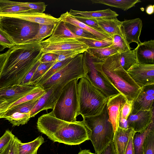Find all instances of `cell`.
Listing matches in <instances>:
<instances>
[{"label":"cell","instance_id":"obj_1","mask_svg":"<svg viewBox=\"0 0 154 154\" xmlns=\"http://www.w3.org/2000/svg\"><path fill=\"white\" fill-rule=\"evenodd\" d=\"M38 43L15 45L6 51L0 87L20 84L43 54Z\"/></svg>","mask_w":154,"mask_h":154},{"label":"cell","instance_id":"obj_2","mask_svg":"<svg viewBox=\"0 0 154 154\" xmlns=\"http://www.w3.org/2000/svg\"><path fill=\"white\" fill-rule=\"evenodd\" d=\"M38 131L54 142L77 145L89 140L91 131L84 121L71 122L55 117L51 112L38 118Z\"/></svg>","mask_w":154,"mask_h":154},{"label":"cell","instance_id":"obj_3","mask_svg":"<svg viewBox=\"0 0 154 154\" xmlns=\"http://www.w3.org/2000/svg\"><path fill=\"white\" fill-rule=\"evenodd\" d=\"M120 53L112 55L103 60L93 57L94 63L108 80L128 101L137 97L141 88L134 82L121 66Z\"/></svg>","mask_w":154,"mask_h":154},{"label":"cell","instance_id":"obj_4","mask_svg":"<svg viewBox=\"0 0 154 154\" xmlns=\"http://www.w3.org/2000/svg\"><path fill=\"white\" fill-rule=\"evenodd\" d=\"M79 114L82 117L99 115L106 106L108 98L85 76L78 83Z\"/></svg>","mask_w":154,"mask_h":154},{"label":"cell","instance_id":"obj_5","mask_svg":"<svg viewBox=\"0 0 154 154\" xmlns=\"http://www.w3.org/2000/svg\"><path fill=\"white\" fill-rule=\"evenodd\" d=\"M83 121L90 130L89 140L95 153L99 154L113 139L114 132L107 113L106 104L99 115L82 117Z\"/></svg>","mask_w":154,"mask_h":154},{"label":"cell","instance_id":"obj_6","mask_svg":"<svg viewBox=\"0 0 154 154\" xmlns=\"http://www.w3.org/2000/svg\"><path fill=\"white\" fill-rule=\"evenodd\" d=\"M78 80H72L63 87L56 104L51 112L57 119L69 122L77 121L76 118L79 115Z\"/></svg>","mask_w":154,"mask_h":154},{"label":"cell","instance_id":"obj_7","mask_svg":"<svg viewBox=\"0 0 154 154\" xmlns=\"http://www.w3.org/2000/svg\"><path fill=\"white\" fill-rule=\"evenodd\" d=\"M39 24L23 19L1 16L0 28L15 45L30 43L37 33Z\"/></svg>","mask_w":154,"mask_h":154},{"label":"cell","instance_id":"obj_8","mask_svg":"<svg viewBox=\"0 0 154 154\" xmlns=\"http://www.w3.org/2000/svg\"><path fill=\"white\" fill-rule=\"evenodd\" d=\"M84 53L73 57L67 64L40 86L45 90L58 83L68 82L84 76L87 72V63Z\"/></svg>","mask_w":154,"mask_h":154},{"label":"cell","instance_id":"obj_9","mask_svg":"<svg viewBox=\"0 0 154 154\" xmlns=\"http://www.w3.org/2000/svg\"><path fill=\"white\" fill-rule=\"evenodd\" d=\"M85 52H85L87 63V72L85 76L108 98L122 94L101 72L94 63L93 57Z\"/></svg>","mask_w":154,"mask_h":154},{"label":"cell","instance_id":"obj_10","mask_svg":"<svg viewBox=\"0 0 154 154\" xmlns=\"http://www.w3.org/2000/svg\"><path fill=\"white\" fill-rule=\"evenodd\" d=\"M43 54L68 50L83 51L86 52L89 47L78 39L71 38L50 36L38 43Z\"/></svg>","mask_w":154,"mask_h":154},{"label":"cell","instance_id":"obj_11","mask_svg":"<svg viewBox=\"0 0 154 154\" xmlns=\"http://www.w3.org/2000/svg\"><path fill=\"white\" fill-rule=\"evenodd\" d=\"M68 82H63L53 85L45 90L46 92L38 100L30 112L31 118L42 111L53 109L60 95L63 87Z\"/></svg>","mask_w":154,"mask_h":154},{"label":"cell","instance_id":"obj_12","mask_svg":"<svg viewBox=\"0 0 154 154\" xmlns=\"http://www.w3.org/2000/svg\"><path fill=\"white\" fill-rule=\"evenodd\" d=\"M127 72L140 87L154 84V64H145L136 63Z\"/></svg>","mask_w":154,"mask_h":154},{"label":"cell","instance_id":"obj_13","mask_svg":"<svg viewBox=\"0 0 154 154\" xmlns=\"http://www.w3.org/2000/svg\"><path fill=\"white\" fill-rule=\"evenodd\" d=\"M154 84L145 85L141 88L137 97L133 101L131 114L139 111L150 110L154 108Z\"/></svg>","mask_w":154,"mask_h":154},{"label":"cell","instance_id":"obj_14","mask_svg":"<svg viewBox=\"0 0 154 154\" xmlns=\"http://www.w3.org/2000/svg\"><path fill=\"white\" fill-rule=\"evenodd\" d=\"M154 108L131 114L127 119L128 128L132 129L135 133L142 132L154 120Z\"/></svg>","mask_w":154,"mask_h":154},{"label":"cell","instance_id":"obj_15","mask_svg":"<svg viewBox=\"0 0 154 154\" xmlns=\"http://www.w3.org/2000/svg\"><path fill=\"white\" fill-rule=\"evenodd\" d=\"M121 28L128 44L135 42L137 45L141 42L140 37L143 26L142 20L139 18L124 20L121 21Z\"/></svg>","mask_w":154,"mask_h":154},{"label":"cell","instance_id":"obj_16","mask_svg":"<svg viewBox=\"0 0 154 154\" xmlns=\"http://www.w3.org/2000/svg\"><path fill=\"white\" fill-rule=\"evenodd\" d=\"M126 99L122 94L109 97L106 103V108L109 121L111 122L114 133L119 126V120L121 108Z\"/></svg>","mask_w":154,"mask_h":154},{"label":"cell","instance_id":"obj_17","mask_svg":"<svg viewBox=\"0 0 154 154\" xmlns=\"http://www.w3.org/2000/svg\"><path fill=\"white\" fill-rule=\"evenodd\" d=\"M1 16L20 18L39 24L56 25L60 21V18L55 17L50 14L32 11L15 14L0 15Z\"/></svg>","mask_w":154,"mask_h":154},{"label":"cell","instance_id":"obj_18","mask_svg":"<svg viewBox=\"0 0 154 154\" xmlns=\"http://www.w3.org/2000/svg\"><path fill=\"white\" fill-rule=\"evenodd\" d=\"M32 86L15 85L0 87V99L11 103L28 94L35 88Z\"/></svg>","mask_w":154,"mask_h":154},{"label":"cell","instance_id":"obj_19","mask_svg":"<svg viewBox=\"0 0 154 154\" xmlns=\"http://www.w3.org/2000/svg\"><path fill=\"white\" fill-rule=\"evenodd\" d=\"M137 63L145 64H154V40L140 42L134 49Z\"/></svg>","mask_w":154,"mask_h":154},{"label":"cell","instance_id":"obj_20","mask_svg":"<svg viewBox=\"0 0 154 154\" xmlns=\"http://www.w3.org/2000/svg\"><path fill=\"white\" fill-rule=\"evenodd\" d=\"M134 131L132 129L122 128L119 126L114 133L112 141L117 154H125L130 137Z\"/></svg>","mask_w":154,"mask_h":154},{"label":"cell","instance_id":"obj_21","mask_svg":"<svg viewBox=\"0 0 154 154\" xmlns=\"http://www.w3.org/2000/svg\"><path fill=\"white\" fill-rule=\"evenodd\" d=\"M59 18L61 21L77 26L91 33L100 40L112 38L109 34L92 28L79 21L74 16L70 14L68 11L62 14Z\"/></svg>","mask_w":154,"mask_h":154},{"label":"cell","instance_id":"obj_22","mask_svg":"<svg viewBox=\"0 0 154 154\" xmlns=\"http://www.w3.org/2000/svg\"><path fill=\"white\" fill-rule=\"evenodd\" d=\"M91 19L95 21L104 32L111 36L116 35L125 38L121 28L122 22L117 17Z\"/></svg>","mask_w":154,"mask_h":154},{"label":"cell","instance_id":"obj_23","mask_svg":"<svg viewBox=\"0 0 154 154\" xmlns=\"http://www.w3.org/2000/svg\"><path fill=\"white\" fill-rule=\"evenodd\" d=\"M69 12L74 16L89 19H110L117 17L119 16L115 11L110 8L94 11H81L70 9Z\"/></svg>","mask_w":154,"mask_h":154},{"label":"cell","instance_id":"obj_24","mask_svg":"<svg viewBox=\"0 0 154 154\" xmlns=\"http://www.w3.org/2000/svg\"><path fill=\"white\" fill-rule=\"evenodd\" d=\"M16 140L17 154H37L38 148L44 142L41 136L27 143H22L17 137Z\"/></svg>","mask_w":154,"mask_h":154},{"label":"cell","instance_id":"obj_25","mask_svg":"<svg viewBox=\"0 0 154 154\" xmlns=\"http://www.w3.org/2000/svg\"><path fill=\"white\" fill-rule=\"evenodd\" d=\"M30 11L32 10L29 8L18 5L15 1L0 0V15L15 14Z\"/></svg>","mask_w":154,"mask_h":154},{"label":"cell","instance_id":"obj_26","mask_svg":"<svg viewBox=\"0 0 154 154\" xmlns=\"http://www.w3.org/2000/svg\"><path fill=\"white\" fill-rule=\"evenodd\" d=\"M92 4H100L126 11L141 2L140 0H91Z\"/></svg>","mask_w":154,"mask_h":154},{"label":"cell","instance_id":"obj_27","mask_svg":"<svg viewBox=\"0 0 154 154\" xmlns=\"http://www.w3.org/2000/svg\"><path fill=\"white\" fill-rule=\"evenodd\" d=\"M154 129V120L143 132L135 133L133 137L134 154H143V143L148 134Z\"/></svg>","mask_w":154,"mask_h":154},{"label":"cell","instance_id":"obj_28","mask_svg":"<svg viewBox=\"0 0 154 154\" xmlns=\"http://www.w3.org/2000/svg\"><path fill=\"white\" fill-rule=\"evenodd\" d=\"M86 52L93 57L101 60H103L118 53L116 50L110 46L100 48H88Z\"/></svg>","mask_w":154,"mask_h":154},{"label":"cell","instance_id":"obj_29","mask_svg":"<svg viewBox=\"0 0 154 154\" xmlns=\"http://www.w3.org/2000/svg\"><path fill=\"white\" fill-rule=\"evenodd\" d=\"M51 36L74 38L78 39L84 38L75 35L68 28L66 23L60 20L56 25Z\"/></svg>","mask_w":154,"mask_h":154},{"label":"cell","instance_id":"obj_30","mask_svg":"<svg viewBox=\"0 0 154 154\" xmlns=\"http://www.w3.org/2000/svg\"><path fill=\"white\" fill-rule=\"evenodd\" d=\"M72 58H70L63 61L56 62L37 82L34 87L40 86L47 80L67 64Z\"/></svg>","mask_w":154,"mask_h":154},{"label":"cell","instance_id":"obj_31","mask_svg":"<svg viewBox=\"0 0 154 154\" xmlns=\"http://www.w3.org/2000/svg\"><path fill=\"white\" fill-rule=\"evenodd\" d=\"M119 61L122 67L127 71L137 63L134 49L129 50L120 53Z\"/></svg>","mask_w":154,"mask_h":154},{"label":"cell","instance_id":"obj_32","mask_svg":"<svg viewBox=\"0 0 154 154\" xmlns=\"http://www.w3.org/2000/svg\"><path fill=\"white\" fill-rule=\"evenodd\" d=\"M45 92V90L43 89L42 87H36L30 93L12 103L8 109L20 104L33 100L38 99Z\"/></svg>","mask_w":154,"mask_h":154},{"label":"cell","instance_id":"obj_33","mask_svg":"<svg viewBox=\"0 0 154 154\" xmlns=\"http://www.w3.org/2000/svg\"><path fill=\"white\" fill-rule=\"evenodd\" d=\"M38 32L32 39L30 43L39 42L45 38L51 35L56 25L39 24Z\"/></svg>","mask_w":154,"mask_h":154},{"label":"cell","instance_id":"obj_34","mask_svg":"<svg viewBox=\"0 0 154 154\" xmlns=\"http://www.w3.org/2000/svg\"><path fill=\"white\" fill-rule=\"evenodd\" d=\"M4 118L8 120L12 125L13 126H15L27 123L31 117L30 112L22 113L16 112L10 116H5Z\"/></svg>","mask_w":154,"mask_h":154},{"label":"cell","instance_id":"obj_35","mask_svg":"<svg viewBox=\"0 0 154 154\" xmlns=\"http://www.w3.org/2000/svg\"><path fill=\"white\" fill-rule=\"evenodd\" d=\"M38 99L31 100L17 105L8 109L7 111L5 116H10L16 112L22 113L30 112L37 103Z\"/></svg>","mask_w":154,"mask_h":154},{"label":"cell","instance_id":"obj_36","mask_svg":"<svg viewBox=\"0 0 154 154\" xmlns=\"http://www.w3.org/2000/svg\"><path fill=\"white\" fill-rule=\"evenodd\" d=\"M40 63L37 67L29 83V85H34L56 62Z\"/></svg>","mask_w":154,"mask_h":154},{"label":"cell","instance_id":"obj_37","mask_svg":"<svg viewBox=\"0 0 154 154\" xmlns=\"http://www.w3.org/2000/svg\"><path fill=\"white\" fill-rule=\"evenodd\" d=\"M112 39V44L110 46L120 53L129 50L131 48L127 42L125 38L118 35L111 36Z\"/></svg>","mask_w":154,"mask_h":154},{"label":"cell","instance_id":"obj_38","mask_svg":"<svg viewBox=\"0 0 154 154\" xmlns=\"http://www.w3.org/2000/svg\"><path fill=\"white\" fill-rule=\"evenodd\" d=\"M78 40L84 43L89 48H100L109 46L112 45V38L98 40L91 39L82 38Z\"/></svg>","mask_w":154,"mask_h":154},{"label":"cell","instance_id":"obj_39","mask_svg":"<svg viewBox=\"0 0 154 154\" xmlns=\"http://www.w3.org/2000/svg\"><path fill=\"white\" fill-rule=\"evenodd\" d=\"M143 147V154H154V129L145 137Z\"/></svg>","mask_w":154,"mask_h":154},{"label":"cell","instance_id":"obj_40","mask_svg":"<svg viewBox=\"0 0 154 154\" xmlns=\"http://www.w3.org/2000/svg\"><path fill=\"white\" fill-rule=\"evenodd\" d=\"M66 24L72 32L78 36L85 38L100 40L92 34L77 26L68 23H66Z\"/></svg>","mask_w":154,"mask_h":154},{"label":"cell","instance_id":"obj_41","mask_svg":"<svg viewBox=\"0 0 154 154\" xmlns=\"http://www.w3.org/2000/svg\"><path fill=\"white\" fill-rule=\"evenodd\" d=\"M85 52L83 51L68 50L55 51L51 53L57 55L56 62H58L63 61L70 58H72L79 54L84 53Z\"/></svg>","mask_w":154,"mask_h":154},{"label":"cell","instance_id":"obj_42","mask_svg":"<svg viewBox=\"0 0 154 154\" xmlns=\"http://www.w3.org/2000/svg\"><path fill=\"white\" fill-rule=\"evenodd\" d=\"M15 2L18 5L27 7L33 11L40 13H43L47 5L43 2L32 3Z\"/></svg>","mask_w":154,"mask_h":154},{"label":"cell","instance_id":"obj_43","mask_svg":"<svg viewBox=\"0 0 154 154\" xmlns=\"http://www.w3.org/2000/svg\"><path fill=\"white\" fill-rule=\"evenodd\" d=\"M14 135L8 130L5 131L3 135L0 137V154H2L8 145Z\"/></svg>","mask_w":154,"mask_h":154},{"label":"cell","instance_id":"obj_44","mask_svg":"<svg viewBox=\"0 0 154 154\" xmlns=\"http://www.w3.org/2000/svg\"><path fill=\"white\" fill-rule=\"evenodd\" d=\"M133 101H128L127 100L122 106L120 112V117L127 119L131 113Z\"/></svg>","mask_w":154,"mask_h":154},{"label":"cell","instance_id":"obj_45","mask_svg":"<svg viewBox=\"0 0 154 154\" xmlns=\"http://www.w3.org/2000/svg\"><path fill=\"white\" fill-rule=\"evenodd\" d=\"M74 16L79 20L88 26L98 31L106 33L104 32L97 23L94 20L91 19L84 18L79 16Z\"/></svg>","mask_w":154,"mask_h":154},{"label":"cell","instance_id":"obj_46","mask_svg":"<svg viewBox=\"0 0 154 154\" xmlns=\"http://www.w3.org/2000/svg\"><path fill=\"white\" fill-rule=\"evenodd\" d=\"M40 63V62L39 60L34 65L19 85L24 86H29L30 82L34 75L37 67Z\"/></svg>","mask_w":154,"mask_h":154},{"label":"cell","instance_id":"obj_47","mask_svg":"<svg viewBox=\"0 0 154 154\" xmlns=\"http://www.w3.org/2000/svg\"><path fill=\"white\" fill-rule=\"evenodd\" d=\"M16 138L14 136L2 154H17Z\"/></svg>","mask_w":154,"mask_h":154},{"label":"cell","instance_id":"obj_48","mask_svg":"<svg viewBox=\"0 0 154 154\" xmlns=\"http://www.w3.org/2000/svg\"><path fill=\"white\" fill-rule=\"evenodd\" d=\"M0 43L9 48L15 45L8 35L0 28Z\"/></svg>","mask_w":154,"mask_h":154},{"label":"cell","instance_id":"obj_49","mask_svg":"<svg viewBox=\"0 0 154 154\" xmlns=\"http://www.w3.org/2000/svg\"><path fill=\"white\" fill-rule=\"evenodd\" d=\"M57 55L51 53L43 54L39 60L40 63H48L56 62Z\"/></svg>","mask_w":154,"mask_h":154},{"label":"cell","instance_id":"obj_50","mask_svg":"<svg viewBox=\"0 0 154 154\" xmlns=\"http://www.w3.org/2000/svg\"><path fill=\"white\" fill-rule=\"evenodd\" d=\"M98 154H117L113 141L110 142Z\"/></svg>","mask_w":154,"mask_h":154},{"label":"cell","instance_id":"obj_51","mask_svg":"<svg viewBox=\"0 0 154 154\" xmlns=\"http://www.w3.org/2000/svg\"><path fill=\"white\" fill-rule=\"evenodd\" d=\"M11 104L7 101L0 104V119L4 118L7 111Z\"/></svg>","mask_w":154,"mask_h":154},{"label":"cell","instance_id":"obj_52","mask_svg":"<svg viewBox=\"0 0 154 154\" xmlns=\"http://www.w3.org/2000/svg\"><path fill=\"white\" fill-rule=\"evenodd\" d=\"M135 133L134 131L130 137L125 154H134L133 137Z\"/></svg>","mask_w":154,"mask_h":154},{"label":"cell","instance_id":"obj_53","mask_svg":"<svg viewBox=\"0 0 154 154\" xmlns=\"http://www.w3.org/2000/svg\"><path fill=\"white\" fill-rule=\"evenodd\" d=\"M7 57V53L6 52L4 53L0 54V77Z\"/></svg>","mask_w":154,"mask_h":154},{"label":"cell","instance_id":"obj_54","mask_svg":"<svg viewBox=\"0 0 154 154\" xmlns=\"http://www.w3.org/2000/svg\"><path fill=\"white\" fill-rule=\"evenodd\" d=\"M119 126L121 128L127 129L128 128L127 120L120 116L119 120Z\"/></svg>","mask_w":154,"mask_h":154},{"label":"cell","instance_id":"obj_55","mask_svg":"<svg viewBox=\"0 0 154 154\" xmlns=\"http://www.w3.org/2000/svg\"><path fill=\"white\" fill-rule=\"evenodd\" d=\"M146 13L149 15L153 14L154 11V5H149L147 6L146 8Z\"/></svg>","mask_w":154,"mask_h":154},{"label":"cell","instance_id":"obj_56","mask_svg":"<svg viewBox=\"0 0 154 154\" xmlns=\"http://www.w3.org/2000/svg\"><path fill=\"white\" fill-rule=\"evenodd\" d=\"M78 154H96L95 153H93L91 152L90 150L88 149H84L81 150Z\"/></svg>","mask_w":154,"mask_h":154},{"label":"cell","instance_id":"obj_57","mask_svg":"<svg viewBox=\"0 0 154 154\" xmlns=\"http://www.w3.org/2000/svg\"><path fill=\"white\" fill-rule=\"evenodd\" d=\"M7 47L6 46L0 43V51H3Z\"/></svg>","mask_w":154,"mask_h":154},{"label":"cell","instance_id":"obj_58","mask_svg":"<svg viewBox=\"0 0 154 154\" xmlns=\"http://www.w3.org/2000/svg\"><path fill=\"white\" fill-rule=\"evenodd\" d=\"M6 101V100L4 99H0V104Z\"/></svg>","mask_w":154,"mask_h":154},{"label":"cell","instance_id":"obj_59","mask_svg":"<svg viewBox=\"0 0 154 154\" xmlns=\"http://www.w3.org/2000/svg\"><path fill=\"white\" fill-rule=\"evenodd\" d=\"M1 16H0V19L1 18Z\"/></svg>","mask_w":154,"mask_h":154}]
</instances>
